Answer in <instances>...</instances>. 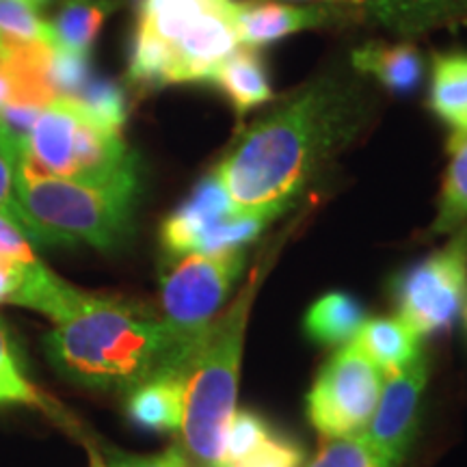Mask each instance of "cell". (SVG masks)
Wrapping results in <instances>:
<instances>
[{"label":"cell","mask_w":467,"mask_h":467,"mask_svg":"<svg viewBox=\"0 0 467 467\" xmlns=\"http://www.w3.org/2000/svg\"><path fill=\"white\" fill-rule=\"evenodd\" d=\"M394 303L396 317L422 337L451 329L467 307V223L396 279Z\"/></svg>","instance_id":"obj_8"},{"label":"cell","mask_w":467,"mask_h":467,"mask_svg":"<svg viewBox=\"0 0 467 467\" xmlns=\"http://www.w3.org/2000/svg\"><path fill=\"white\" fill-rule=\"evenodd\" d=\"M247 265V247L217 254H186L161 277V318L169 331L195 348L208 325L219 317Z\"/></svg>","instance_id":"obj_7"},{"label":"cell","mask_w":467,"mask_h":467,"mask_svg":"<svg viewBox=\"0 0 467 467\" xmlns=\"http://www.w3.org/2000/svg\"><path fill=\"white\" fill-rule=\"evenodd\" d=\"M17 162L78 184L139 186L137 156L121 132L67 98H57L35 115Z\"/></svg>","instance_id":"obj_6"},{"label":"cell","mask_w":467,"mask_h":467,"mask_svg":"<svg viewBox=\"0 0 467 467\" xmlns=\"http://www.w3.org/2000/svg\"><path fill=\"white\" fill-rule=\"evenodd\" d=\"M306 467H392L377 454L364 435L325 440L317 457Z\"/></svg>","instance_id":"obj_25"},{"label":"cell","mask_w":467,"mask_h":467,"mask_svg":"<svg viewBox=\"0 0 467 467\" xmlns=\"http://www.w3.org/2000/svg\"><path fill=\"white\" fill-rule=\"evenodd\" d=\"M268 223L238 217L230 197L214 173L206 175L186 200L161 225V243L169 255L217 254L247 247Z\"/></svg>","instance_id":"obj_10"},{"label":"cell","mask_w":467,"mask_h":467,"mask_svg":"<svg viewBox=\"0 0 467 467\" xmlns=\"http://www.w3.org/2000/svg\"><path fill=\"white\" fill-rule=\"evenodd\" d=\"M431 109L446 126L452 139L459 141L467 134V55L451 52L437 55L431 78Z\"/></svg>","instance_id":"obj_16"},{"label":"cell","mask_w":467,"mask_h":467,"mask_svg":"<svg viewBox=\"0 0 467 467\" xmlns=\"http://www.w3.org/2000/svg\"><path fill=\"white\" fill-rule=\"evenodd\" d=\"M368 320L358 299L344 292H329L307 309L306 334L320 347L340 348L353 342Z\"/></svg>","instance_id":"obj_17"},{"label":"cell","mask_w":467,"mask_h":467,"mask_svg":"<svg viewBox=\"0 0 467 467\" xmlns=\"http://www.w3.org/2000/svg\"><path fill=\"white\" fill-rule=\"evenodd\" d=\"M265 262L200 340L184 368V413L180 426L182 448L197 467H219L223 441L236 413L244 336Z\"/></svg>","instance_id":"obj_4"},{"label":"cell","mask_w":467,"mask_h":467,"mask_svg":"<svg viewBox=\"0 0 467 467\" xmlns=\"http://www.w3.org/2000/svg\"><path fill=\"white\" fill-rule=\"evenodd\" d=\"M219 467H303V448L258 413H234Z\"/></svg>","instance_id":"obj_13"},{"label":"cell","mask_w":467,"mask_h":467,"mask_svg":"<svg viewBox=\"0 0 467 467\" xmlns=\"http://www.w3.org/2000/svg\"><path fill=\"white\" fill-rule=\"evenodd\" d=\"M184 366L167 368L130 389L128 418L145 431L180 435L184 413Z\"/></svg>","instance_id":"obj_14"},{"label":"cell","mask_w":467,"mask_h":467,"mask_svg":"<svg viewBox=\"0 0 467 467\" xmlns=\"http://www.w3.org/2000/svg\"><path fill=\"white\" fill-rule=\"evenodd\" d=\"M429 383V359L416 361L385 377L377 409L368 422L364 437L381 459L400 467L418 435L420 407Z\"/></svg>","instance_id":"obj_11"},{"label":"cell","mask_w":467,"mask_h":467,"mask_svg":"<svg viewBox=\"0 0 467 467\" xmlns=\"http://www.w3.org/2000/svg\"><path fill=\"white\" fill-rule=\"evenodd\" d=\"M9 93V78H7V50H5L3 42H0V109L7 102Z\"/></svg>","instance_id":"obj_31"},{"label":"cell","mask_w":467,"mask_h":467,"mask_svg":"<svg viewBox=\"0 0 467 467\" xmlns=\"http://www.w3.org/2000/svg\"><path fill=\"white\" fill-rule=\"evenodd\" d=\"M448 150L452 159L443 175L437 217L431 225V234L435 236L452 234L467 223V134L459 141L448 143Z\"/></svg>","instance_id":"obj_22"},{"label":"cell","mask_w":467,"mask_h":467,"mask_svg":"<svg viewBox=\"0 0 467 467\" xmlns=\"http://www.w3.org/2000/svg\"><path fill=\"white\" fill-rule=\"evenodd\" d=\"M230 98L238 117L247 115L251 109L260 107L273 98L266 69L262 66L258 52L241 46L232 57L225 58L213 80Z\"/></svg>","instance_id":"obj_19"},{"label":"cell","mask_w":467,"mask_h":467,"mask_svg":"<svg viewBox=\"0 0 467 467\" xmlns=\"http://www.w3.org/2000/svg\"><path fill=\"white\" fill-rule=\"evenodd\" d=\"M353 66L394 91H411L422 76V57L405 44H368L353 52Z\"/></svg>","instance_id":"obj_21"},{"label":"cell","mask_w":467,"mask_h":467,"mask_svg":"<svg viewBox=\"0 0 467 467\" xmlns=\"http://www.w3.org/2000/svg\"><path fill=\"white\" fill-rule=\"evenodd\" d=\"M31 3H35V5H37V7H44V5H46V3H48V0H31Z\"/></svg>","instance_id":"obj_32"},{"label":"cell","mask_w":467,"mask_h":467,"mask_svg":"<svg viewBox=\"0 0 467 467\" xmlns=\"http://www.w3.org/2000/svg\"><path fill=\"white\" fill-rule=\"evenodd\" d=\"M0 214L14 221L26 234L25 217H22L20 203L16 197V167L5 156H0Z\"/></svg>","instance_id":"obj_29"},{"label":"cell","mask_w":467,"mask_h":467,"mask_svg":"<svg viewBox=\"0 0 467 467\" xmlns=\"http://www.w3.org/2000/svg\"><path fill=\"white\" fill-rule=\"evenodd\" d=\"M361 119V100L348 83L331 78L307 87L295 100L251 124L214 175L238 217L275 221L299 200Z\"/></svg>","instance_id":"obj_1"},{"label":"cell","mask_w":467,"mask_h":467,"mask_svg":"<svg viewBox=\"0 0 467 467\" xmlns=\"http://www.w3.org/2000/svg\"><path fill=\"white\" fill-rule=\"evenodd\" d=\"M0 405H26L35 409H44L46 413L57 420H67L58 411L55 402L48 396L39 392L35 385L28 381L17 359L14 342L7 331V325L0 320Z\"/></svg>","instance_id":"obj_23"},{"label":"cell","mask_w":467,"mask_h":467,"mask_svg":"<svg viewBox=\"0 0 467 467\" xmlns=\"http://www.w3.org/2000/svg\"><path fill=\"white\" fill-rule=\"evenodd\" d=\"M109 14L110 5L107 0H66L55 20L48 22L52 42L69 55L89 58L93 42Z\"/></svg>","instance_id":"obj_20"},{"label":"cell","mask_w":467,"mask_h":467,"mask_svg":"<svg viewBox=\"0 0 467 467\" xmlns=\"http://www.w3.org/2000/svg\"><path fill=\"white\" fill-rule=\"evenodd\" d=\"M364 20L355 9L342 5H285L282 0H236V25L241 46L258 50L292 33L342 22Z\"/></svg>","instance_id":"obj_12"},{"label":"cell","mask_w":467,"mask_h":467,"mask_svg":"<svg viewBox=\"0 0 467 467\" xmlns=\"http://www.w3.org/2000/svg\"><path fill=\"white\" fill-rule=\"evenodd\" d=\"M16 197L31 243L109 251L130 236L139 186L78 184L17 162Z\"/></svg>","instance_id":"obj_5"},{"label":"cell","mask_w":467,"mask_h":467,"mask_svg":"<svg viewBox=\"0 0 467 467\" xmlns=\"http://www.w3.org/2000/svg\"><path fill=\"white\" fill-rule=\"evenodd\" d=\"M67 100L78 102L89 113H93L104 124L115 128V130H124L126 124V100L124 93L109 80L98 78V76L89 74L85 83L76 89Z\"/></svg>","instance_id":"obj_24"},{"label":"cell","mask_w":467,"mask_h":467,"mask_svg":"<svg viewBox=\"0 0 467 467\" xmlns=\"http://www.w3.org/2000/svg\"><path fill=\"white\" fill-rule=\"evenodd\" d=\"M89 451V467H192V461L182 446L173 443L159 454H119L102 452L98 448L87 446Z\"/></svg>","instance_id":"obj_27"},{"label":"cell","mask_w":467,"mask_h":467,"mask_svg":"<svg viewBox=\"0 0 467 467\" xmlns=\"http://www.w3.org/2000/svg\"><path fill=\"white\" fill-rule=\"evenodd\" d=\"M44 348L67 381L126 394L161 370L184 366L192 353L150 309L91 292L55 323Z\"/></svg>","instance_id":"obj_2"},{"label":"cell","mask_w":467,"mask_h":467,"mask_svg":"<svg viewBox=\"0 0 467 467\" xmlns=\"http://www.w3.org/2000/svg\"><path fill=\"white\" fill-rule=\"evenodd\" d=\"M44 266V262L28 266L7 255H0V306L25 307L33 279Z\"/></svg>","instance_id":"obj_28"},{"label":"cell","mask_w":467,"mask_h":467,"mask_svg":"<svg viewBox=\"0 0 467 467\" xmlns=\"http://www.w3.org/2000/svg\"><path fill=\"white\" fill-rule=\"evenodd\" d=\"M353 342L385 377L424 355V337L399 317L368 318Z\"/></svg>","instance_id":"obj_15"},{"label":"cell","mask_w":467,"mask_h":467,"mask_svg":"<svg viewBox=\"0 0 467 467\" xmlns=\"http://www.w3.org/2000/svg\"><path fill=\"white\" fill-rule=\"evenodd\" d=\"M383 383L385 375L361 353L358 344H344L320 368L306 396L309 424L325 440L364 435Z\"/></svg>","instance_id":"obj_9"},{"label":"cell","mask_w":467,"mask_h":467,"mask_svg":"<svg viewBox=\"0 0 467 467\" xmlns=\"http://www.w3.org/2000/svg\"><path fill=\"white\" fill-rule=\"evenodd\" d=\"M288 3L342 5L358 11L364 20L377 17L383 25L400 26L405 31L440 25L443 17L457 16L454 0H288Z\"/></svg>","instance_id":"obj_18"},{"label":"cell","mask_w":467,"mask_h":467,"mask_svg":"<svg viewBox=\"0 0 467 467\" xmlns=\"http://www.w3.org/2000/svg\"><path fill=\"white\" fill-rule=\"evenodd\" d=\"M20 139H17L16 134L3 124V119H0V156H5V159L16 167L17 161H20Z\"/></svg>","instance_id":"obj_30"},{"label":"cell","mask_w":467,"mask_h":467,"mask_svg":"<svg viewBox=\"0 0 467 467\" xmlns=\"http://www.w3.org/2000/svg\"><path fill=\"white\" fill-rule=\"evenodd\" d=\"M37 5L31 0H0V37L16 42H37L50 35L48 22L42 20Z\"/></svg>","instance_id":"obj_26"},{"label":"cell","mask_w":467,"mask_h":467,"mask_svg":"<svg viewBox=\"0 0 467 467\" xmlns=\"http://www.w3.org/2000/svg\"><path fill=\"white\" fill-rule=\"evenodd\" d=\"M238 48L236 0H141L130 78L145 87L213 83Z\"/></svg>","instance_id":"obj_3"},{"label":"cell","mask_w":467,"mask_h":467,"mask_svg":"<svg viewBox=\"0 0 467 467\" xmlns=\"http://www.w3.org/2000/svg\"><path fill=\"white\" fill-rule=\"evenodd\" d=\"M465 320H467V307H465Z\"/></svg>","instance_id":"obj_33"}]
</instances>
